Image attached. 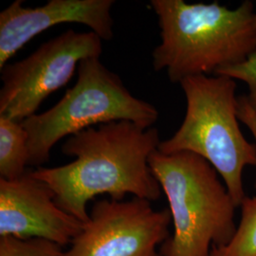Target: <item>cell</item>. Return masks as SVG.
Instances as JSON below:
<instances>
[{
  "label": "cell",
  "instance_id": "obj_1",
  "mask_svg": "<svg viewBox=\"0 0 256 256\" xmlns=\"http://www.w3.org/2000/svg\"><path fill=\"white\" fill-rule=\"evenodd\" d=\"M160 142L156 128L112 122L68 138L62 152L74 156V162L30 172L48 185L62 210L86 223L88 204L97 196L108 194L111 200H124L132 194L151 202L160 198L162 187L149 166Z\"/></svg>",
  "mask_w": 256,
  "mask_h": 256
},
{
  "label": "cell",
  "instance_id": "obj_2",
  "mask_svg": "<svg viewBox=\"0 0 256 256\" xmlns=\"http://www.w3.org/2000/svg\"><path fill=\"white\" fill-rule=\"evenodd\" d=\"M150 7L158 16L162 39L152 52L153 68L165 70L172 82L216 74L256 50L252 1L236 9L216 1L189 4L183 0H151Z\"/></svg>",
  "mask_w": 256,
  "mask_h": 256
},
{
  "label": "cell",
  "instance_id": "obj_3",
  "mask_svg": "<svg viewBox=\"0 0 256 256\" xmlns=\"http://www.w3.org/2000/svg\"><path fill=\"white\" fill-rule=\"evenodd\" d=\"M149 166L167 198L173 232L160 248L162 256H210L228 244L238 224V206L218 171L191 152L156 150Z\"/></svg>",
  "mask_w": 256,
  "mask_h": 256
},
{
  "label": "cell",
  "instance_id": "obj_4",
  "mask_svg": "<svg viewBox=\"0 0 256 256\" xmlns=\"http://www.w3.org/2000/svg\"><path fill=\"white\" fill-rule=\"evenodd\" d=\"M186 98L180 128L160 144L162 154L191 152L218 171L234 204L247 196L243 171L256 164V144L244 137L238 117L236 81L223 75H198L180 82Z\"/></svg>",
  "mask_w": 256,
  "mask_h": 256
},
{
  "label": "cell",
  "instance_id": "obj_5",
  "mask_svg": "<svg viewBox=\"0 0 256 256\" xmlns=\"http://www.w3.org/2000/svg\"><path fill=\"white\" fill-rule=\"evenodd\" d=\"M77 74L75 84L54 106L22 122L28 137V165L46 164L59 140L93 126L129 120L148 129L158 119L155 106L133 96L100 57L81 61Z\"/></svg>",
  "mask_w": 256,
  "mask_h": 256
},
{
  "label": "cell",
  "instance_id": "obj_6",
  "mask_svg": "<svg viewBox=\"0 0 256 256\" xmlns=\"http://www.w3.org/2000/svg\"><path fill=\"white\" fill-rule=\"evenodd\" d=\"M102 52L101 37L70 28L25 59L5 64L0 68V116L23 122L36 114L50 95L70 82L81 61Z\"/></svg>",
  "mask_w": 256,
  "mask_h": 256
},
{
  "label": "cell",
  "instance_id": "obj_7",
  "mask_svg": "<svg viewBox=\"0 0 256 256\" xmlns=\"http://www.w3.org/2000/svg\"><path fill=\"white\" fill-rule=\"evenodd\" d=\"M171 223L169 209L155 210L147 200H101L64 256H162Z\"/></svg>",
  "mask_w": 256,
  "mask_h": 256
},
{
  "label": "cell",
  "instance_id": "obj_8",
  "mask_svg": "<svg viewBox=\"0 0 256 256\" xmlns=\"http://www.w3.org/2000/svg\"><path fill=\"white\" fill-rule=\"evenodd\" d=\"M82 223L62 210L48 185L30 171L18 178H0V238L44 239L64 248Z\"/></svg>",
  "mask_w": 256,
  "mask_h": 256
},
{
  "label": "cell",
  "instance_id": "obj_9",
  "mask_svg": "<svg viewBox=\"0 0 256 256\" xmlns=\"http://www.w3.org/2000/svg\"><path fill=\"white\" fill-rule=\"evenodd\" d=\"M114 0H50L37 8L16 0L0 12V68L28 43L48 28L64 23L90 28L104 41L113 36L111 10Z\"/></svg>",
  "mask_w": 256,
  "mask_h": 256
},
{
  "label": "cell",
  "instance_id": "obj_10",
  "mask_svg": "<svg viewBox=\"0 0 256 256\" xmlns=\"http://www.w3.org/2000/svg\"><path fill=\"white\" fill-rule=\"evenodd\" d=\"M28 140L22 122L0 116V178L12 180L27 173Z\"/></svg>",
  "mask_w": 256,
  "mask_h": 256
},
{
  "label": "cell",
  "instance_id": "obj_11",
  "mask_svg": "<svg viewBox=\"0 0 256 256\" xmlns=\"http://www.w3.org/2000/svg\"><path fill=\"white\" fill-rule=\"evenodd\" d=\"M236 230L228 244L214 248L210 256H256V196L241 203Z\"/></svg>",
  "mask_w": 256,
  "mask_h": 256
},
{
  "label": "cell",
  "instance_id": "obj_12",
  "mask_svg": "<svg viewBox=\"0 0 256 256\" xmlns=\"http://www.w3.org/2000/svg\"><path fill=\"white\" fill-rule=\"evenodd\" d=\"M64 248L44 239L0 238V256H64Z\"/></svg>",
  "mask_w": 256,
  "mask_h": 256
},
{
  "label": "cell",
  "instance_id": "obj_13",
  "mask_svg": "<svg viewBox=\"0 0 256 256\" xmlns=\"http://www.w3.org/2000/svg\"><path fill=\"white\" fill-rule=\"evenodd\" d=\"M214 75L228 76L236 81L245 82L248 88V94L246 95L248 101L256 110V50L245 61L221 68Z\"/></svg>",
  "mask_w": 256,
  "mask_h": 256
},
{
  "label": "cell",
  "instance_id": "obj_14",
  "mask_svg": "<svg viewBox=\"0 0 256 256\" xmlns=\"http://www.w3.org/2000/svg\"><path fill=\"white\" fill-rule=\"evenodd\" d=\"M238 117L239 122H241L243 124H245L252 132V136L256 140V110L250 104V102L248 101L246 96H238Z\"/></svg>",
  "mask_w": 256,
  "mask_h": 256
},
{
  "label": "cell",
  "instance_id": "obj_15",
  "mask_svg": "<svg viewBox=\"0 0 256 256\" xmlns=\"http://www.w3.org/2000/svg\"><path fill=\"white\" fill-rule=\"evenodd\" d=\"M254 27H256V12H254Z\"/></svg>",
  "mask_w": 256,
  "mask_h": 256
}]
</instances>
